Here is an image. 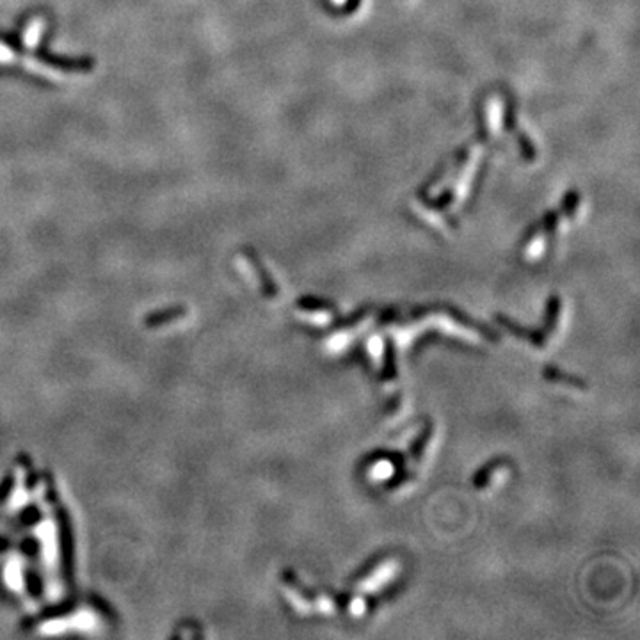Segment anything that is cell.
I'll use <instances>...</instances> for the list:
<instances>
[{
    "label": "cell",
    "mask_w": 640,
    "mask_h": 640,
    "mask_svg": "<svg viewBox=\"0 0 640 640\" xmlns=\"http://www.w3.org/2000/svg\"><path fill=\"white\" fill-rule=\"evenodd\" d=\"M576 204H578V194L571 193L566 196V201H564V210L567 212V216H573L575 214Z\"/></svg>",
    "instance_id": "5b68a950"
},
{
    "label": "cell",
    "mask_w": 640,
    "mask_h": 640,
    "mask_svg": "<svg viewBox=\"0 0 640 640\" xmlns=\"http://www.w3.org/2000/svg\"><path fill=\"white\" fill-rule=\"evenodd\" d=\"M18 52L13 50L8 43L0 41V66H15V59Z\"/></svg>",
    "instance_id": "277c9868"
},
{
    "label": "cell",
    "mask_w": 640,
    "mask_h": 640,
    "mask_svg": "<svg viewBox=\"0 0 640 640\" xmlns=\"http://www.w3.org/2000/svg\"><path fill=\"white\" fill-rule=\"evenodd\" d=\"M489 116H487V127H489V132L493 135H500V123H501V104L500 100L493 98L489 104Z\"/></svg>",
    "instance_id": "3957f363"
},
{
    "label": "cell",
    "mask_w": 640,
    "mask_h": 640,
    "mask_svg": "<svg viewBox=\"0 0 640 640\" xmlns=\"http://www.w3.org/2000/svg\"><path fill=\"white\" fill-rule=\"evenodd\" d=\"M331 2L335 6H345V2H347V0H331Z\"/></svg>",
    "instance_id": "8992f818"
},
{
    "label": "cell",
    "mask_w": 640,
    "mask_h": 640,
    "mask_svg": "<svg viewBox=\"0 0 640 640\" xmlns=\"http://www.w3.org/2000/svg\"><path fill=\"white\" fill-rule=\"evenodd\" d=\"M15 66H22L27 74L38 75V77L47 78V81H50V82L74 81V75H71L70 71H64V70H61V68H55V66L47 64V62L38 61V59H34V57H27V55L16 54Z\"/></svg>",
    "instance_id": "6da1fadb"
},
{
    "label": "cell",
    "mask_w": 640,
    "mask_h": 640,
    "mask_svg": "<svg viewBox=\"0 0 640 640\" xmlns=\"http://www.w3.org/2000/svg\"><path fill=\"white\" fill-rule=\"evenodd\" d=\"M45 31H47V18L45 16H34L22 32V43H24L25 50L34 52L39 47Z\"/></svg>",
    "instance_id": "7a4b0ae2"
}]
</instances>
